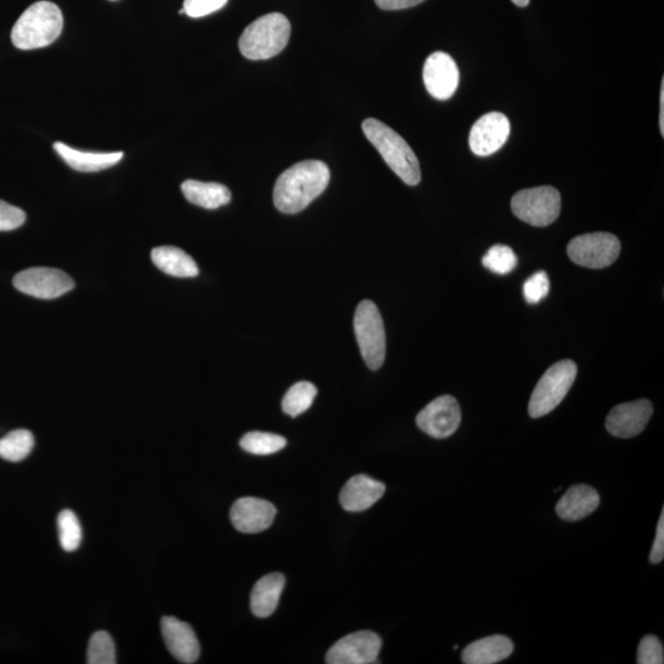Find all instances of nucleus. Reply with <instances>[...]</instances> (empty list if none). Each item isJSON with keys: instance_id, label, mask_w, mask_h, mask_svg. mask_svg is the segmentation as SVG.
Returning <instances> with one entry per match:
<instances>
[{"instance_id": "obj_1", "label": "nucleus", "mask_w": 664, "mask_h": 664, "mask_svg": "<svg viewBox=\"0 0 664 664\" xmlns=\"http://www.w3.org/2000/svg\"><path fill=\"white\" fill-rule=\"evenodd\" d=\"M329 166L320 160H305L283 171L273 189V202L286 214L302 212L326 190Z\"/></svg>"}, {"instance_id": "obj_2", "label": "nucleus", "mask_w": 664, "mask_h": 664, "mask_svg": "<svg viewBox=\"0 0 664 664\" xmlns=\"http://www.w3.org/2000/svg\"><path fill=\"white\" fill-rule=\"evenodd\" d=\"M364 136L376 147L389 168L406 185L416 186L421 181L420 162L408 142L393 128L376 119H367L362 123Z\"/></svg>"}, {"instance_id": "obj_3", "label": "nucleus", "mask_w": 664, "mask_h": 664, "mask_svg": "<svg viewBox=\"0 0 664 664\" xmlns=\"http://www.w3.org/2000/svg\"><path fill=\"white\" fill-rule=\"evenodd\" d=\"M63 15L55 3L37 2L21 14L12 30L13 45L30 51L47 47L60 37Z\"/></svg>"}, {"instance_id": "obj_4", "label": "nucleus", "mask_w": 664, "mask_h": 664, "mask_svg": "<svg viewBox=\"0 0 664 664\" xmlns=\"http://www.w3.org/2000/svg\"><path fill=\"white\" fill-rule=\"evenodd\" d=\"M291 31V24L285 15L271 13L261 16L240 36V52L251 61L269 60L285 50Z\"/></svg>"}, {"instance_id": "obj_5", "label": "nucleus", "mask_w": 664, "mask_h": 664, "mask_svg": "<svg viewBox=\"0 0 664 664\" xmlns=\"http://www.w3.org/2000/svg\"><path fill=\"white\" fill-rule=\"evenodd\" d=\"M577 377L574 361L565 360L555 363L540 378L529 401V415L539 419L558 408L561 401L570 392Z\"/></svg>"}, {"instance_id": "obj_6", "label": "nucleus", "mask_w": 664, "mask_h": 664, "mask_svg": "<svg viewBox=\"0 0 664 664\" xmlns=\"http://www.w3.org/2000/svg\"><path fill=\"white\" fill-rule=\"evenodd\" d=\"M355 334L361 355L369 369L377 371L383 366L387 339L382 315L372 301L358 304L355 314Z\"/></svg>"}, {"instance_id": "obj_7", "label": "nucleus", "mask_w": 664, "mask_h": 664, "mask_svg": "<svg viewBox=\"0 0 664 664\" xmlns=\"http://www.w3.org/2000/svg\"><path fill=\"white\" fill-rule=\"evenodd\" d=\"M511 208L514 216L530 226L548 227L560 216L561 195L555 187H533L517 192Z\"/></svg>"}, {"instance_id": "obj_8", "label": "nucleus", "mask_w": 664, "mask_h": 664, "mask_svg": "<svg viewBox=\"0 0 664 664\" xmlns=\"http://www.w3.org/2000/svg\"><path fill=\"white\" fill-rule=\"evenodd\" d=\"M620 251V240L603 232L580 235L567 246V255L576 265L596 270L613 265Z\"/></svg>"}, {"instance_id": "obj_9", "label": "nucleus", "mask_w": 664, "mask_h": 664, "mask_svg": "<svg viewBox=\"0 0 664 664\" xmlns=\"http://www.w3.org/2000/svg\"><path fill=\"white\" fill-rule=\"evenodd\" d=\"M13 283L21 293L40 299H55L74 288V282L66 272L48 267L21 271L14 277Z\"/></svg>"}, {"instance_id": "obj_10", "label": "nucleus", "mask_w": 664, "mask_h": 664, "mask_svg": "<svg viewBox=\"0 0 664 664\" xmlns=\"http://www.w3.org/2000/svg\"><path fill=\"white\" fill-rule=\"evenodd\" d=\"M460 422H462V411L457 399L451 395L439 396L431 401L416 417L420 430L437 439L454 435Z\"/></svg>"}, {"instance_id": "obj_11", "label": "nucleus", "mask_w": 664, "mask_h": 664, "mask_svg": "<svg viewBox=\"0 0 664 664\" xmlns=\"http://www.w3.org/2000/svg\"><path fill=\"white\" fill-rule=\"evenodd\" d=\"M382 639L372 631H358L337 641L326 655L329 664L377 663Z\"/></svg>"}, {"instance_id": "obj_12", "label": "nucleus", "mask_w": 664, "mask_h": 664, "mask_svg": "<svg viewBox=\"0 0 664 664\" xmlns=\"http://www.w3.org/2000/svg\"><path fill=\"white\" fill-rule=\"evenodd\" d=\"M511 133V123L501 112H489L475 122L469 136L471 152L479 157L500 151Z\"/></svg>"}, {"instance_id": "obj_13", "label": "nucleus", "mask_w": 664, "mask_h": 664, "mask_svg": "<svg viewBox=\"0 0 664 664\" xmlns=\"http://www.w3.org/2000/svg\"><path fill=\"white\" fill-rule=\"evenodd\" d=\"M423 82L433 98L451 99L459 84L457 63L446 52L432 53L423 67Z\"/></svg>"}, {"instance_id": "obj_14", "label": "nucleus", "mask_w": 664, "mask_h": 664, "mask_svg": "<svg viewBox=\"0 0 664 664\" xmlns=\"http://www.w3.org/2000/svg\"><path fill=\"white\" fill-rule=\"evenodd\" d=\"M652 414L653 406L649 400L620 404L609 412L605 427L615 437L633 438L645 430Z\"/></svg>"}, {"instance_id": "obj_15", "label": "nucleus", "mask_w": 664, "mask_h": 664, "mask_svg": "<svg viewBox=\"0 0 664 664\" xmlns=\"http://www.w3.org/2000/svg\"><path fill=\"white\" fill-rule=\"evenodd\" d=\"M276 513V507L269 501L256 497H243L234 502L230 510V519L239 532L255 534L269 529Z\"/></svg>"}, {"instance_id": "obj_16", "label": "nucleus", "mask_w": 664, "mask_h": 664, "mask_svg": "<svg viewBox=\"0 0 664 664\" xmlns=\"http://www.w3.org/2000/svg\"><path fill=\"white\" fill-rule=\"evenodd\" d=\"M160 625L165 645L171 655L181 663H195L200 657L201 647L194 629L174 617H164Z\"/></svg>"}, {"instance_id": "obj_17", "label": "nucleus", "mask_w": 664, "mask_h": 664, "mask_svg": "<svg viewBox=\"0 0 664 664\" xmlns=\"http://www.w3.org/2000/svg\"><path fill=\"white\" fill-rule=\"evenodd\" d=\"M385 485L367 475H356L341 490L340 502L348 512H362L383 497Z\"/></svg>"}, {"instance_id": "obj_18", "label": "nucleus", "mask_w": 664, "mask_h": 664, "mask_svg": "<svg viewBox=\"0 0 664 664\" xmlns=\"http://www.w3.org/2000/svg\"><path fill=\"white\" fill-rule=\"evenodd\" d=\"M599 503H601V497L593 487L575 485L562 496L556 505V512L564 521H580L596 511Z\"/></svg>"}, {"instance_id": "obj_19", "label": "nucleus", "mask_w": 664, "mask_h": 664, "mask_svg": "<svg viewBox=\"0 0 664 664\" xmlns=\"http://www.w3.org/2000/svg\"><path fill=\"white\" fill-rule=\"evenodd\" d=\"M53 148L58 155L66 162L72 169L80 171V173H95V171L105 170L119 164L123 158V152L115 153H91L77 151L71 147L66 146L62 142L53 144Z\"/></svg>"}, {"instance_id": "obj_20", "label": "nucleus", "mask_w": 664, "mask_h": 664, "mask_svg": "<svg viewBox=\"0 0 664 664\" xmlns=\"http://www.w3.org/2000/svg\"><path fill=\"white\" fill-rule=\"evenodd\" d=\"M286 578L282 574H270L257 581L251 593V612L257 618H269L280 603Z\"/></svg>"}, {"instance_id": "obj_21", "label": "nucleus", "mask_w": 664, "mask_h": 664, "mask_svg": "<svg viewBox=\"0 0 664 664\" xmlns=\"http://www.w3.org/2000/svg\"><path fill=\"white\" fill-rule=\"evenodd\" d=\"M513 652L510 639L502 635L485 637L470 644L462 653L467 664H494L506 660Z\"/></svg>"}, {"instance_id": "obj_22", "label": "nucleus", "mask_w": 664, "mask_h": 664, "mask_svg": "<svg viewBox=\"0 0 664 664\" xmlns=\"http://www.w3.org/2000/svg\"><path fill=\"white\" fill-rule=\"evenodd\" d=\"M181 190L187 201L206 210H217L232 200L228 187L217 182L186 180Z\"/></svg>"}, {"instance_id": "obj_23", "label": "nucleus", "mask_w": 664, "mask_h": 664, "mask_svg": "<svg viewBox=\"0 0 664 664\" xmlns=\"http://www.w3.org/2000/svg\"><path fill=\"white\" fill-rule=\"evenodd\" d=\"M152 261L166 275L189 278L198 275L196 262L184 250L175 246H159L152 251Z\"/></svg>"}, {"instance_id": "obj_24", "label": "nucleus", "mask_w": 664, "mask_h": 664, "mask_svg": "<svg viewBox=\"0 0 664 664\" xmlns=\"http://www.w3.org/2000/svg\"><path fill=\"white\" fill-rule=\"evenodd\" d=\"M35 446L34 435L28 430H15L0 439V458L18 463L31 453Z\"/></svg>"}, {"instance_id": "obj_25", "label": "nucleus", "mask_w": 664, "mask_h": 664, "mask_svg": "<svg viewBox=\"0 0 664 664\" xmlns=\"http://www.w3.org/2000/svg\"><path fill=\"white\" fill-rule=\"evenodd\" d=\"M317 394V387L312 383L299 382L294 384L282 400V409L287 415L297 417L313 405Z\"/></svg>"}, {"instance_id": "obj_26", "label": "nucleus", "mask_w": 664, "mask_h": 664, "mask_svg": "<svg viewBox=\"0 0 664 664\" xmlns=\"http://www.w3.org/2000/svg\"><path fill=\"white\" fill-rule=\"evenodd\" d=\"M287 446V439L267 432H249L240 441L245 452L255 455H269L282 451Z\"/></svg>"}, {"instance_id": "obj_27", "label": "nucleus", "mask_w": 664, "mask_h": 664, "mask_svg": "<svg viewBox=\"0 0 664 664\" xmlns=\"http://www.w3.org/2000/svg\"><path fill=\"white\" fill-rule=\"evenodd\" d=\"M57 522L62 548L69 553L76 551L83 538L82 527H80L76 513L64 510L58 516Z\"/></svg>"}, {"instance_id": "obj_28", "label": "nucleus", "mask_w": 664, "mask_h": 664, "mask_svg": "<svg viewBox=\"0 0 664 664\" xmlns=\"http://www.w3.org/2000/svg\"><path fill=\"white\" fill-rule=\"evenodd\" d=\"M518 264V259L510 246L495 245L487 251L483 259V265L497 275H508Z\"/></svg>"}, {"instance_id": "obj_29", "label": "nucleus", "mask_w": 664, "mask_h": 664, "mask_svg": "<svg viewBox=\"0 0 664 664\" xmlns=\"http://www.w3.org/2000/svg\"><path fill=\"white\" fill-rule=\"evenodd\" d=\"M89 664H115V644L106 631H98L89 641L88 661Z\"/></svg>"}, {"instance_id": "obj_30", "label": "nucleus", "mask_w": 664, "mask_h": 664, "mask_svg": "<svg viewBox=\"0 0 664 664\" xmlns=\"http://www.w3.org/2000/svg\"><path fill=\"white\" fill-rule=\"evenodd\" d=\"M550 281L545 271L534 273L523 286L524 298L529 304H537L548 296Z\"/></svg>"}, {"instance_id": "obj_31", "label": "nucleus", "mask_w": 664, "mask_h": 664, "mask_svg": "<svg viewBox=\"0 0 664 664\" xmlns=\"http://www.w3.org/2000/svg\"><path fill=\"white\" fill-rule=\"evenodd\" d=\"M637 663L639 664H663V645L658 637L649 635L641 640L639 651H637Z\"/></svg>"}, {"instance_id": "obj_32", "label": "nucleus", "mask_w": 664, "mask_h": 664, "mask_svg": "<svg viewBox=\"0 0 664 664\" xmlns=\"http://www.w3.org/2000/svg\"><path fill=\"white\" fill-rule=\"evenodd\" d=\"M26 214L21 208L0 201V232H10L23 226Z\"/></svg>"}, {"instance_id": "obj_33", "label": "nucleus", "mask_w": 664, "mask_h": 664, "mask_svg": "<svg viewBox=\"0 0 664 664\" xmlns=\"http://www.w3.org/2000/svg\"><path fill=\"white\" fill-rule=\"evenodd\" d=\"M228 0H185V14L190 18H203V16L218 12L226 7Z\"/></svg>"}, {"instance_id": "obj_34", "label": "nucleus", "mask_w": 664, "mask_h": 664, "mask_svg": "<svg viewBox=\"0 0 664 664\" xmlns=\"http://www.w3.org/2000/svg\"><path fill=\"white\" fill-rule=\"evenodd\" d=\"M664 558V510L660 522H658L655 543L652 545L650 561L652 564H660Z\"/></svg>"}, {"instance_id": "obj_35", "label": "nucleus", "mask_w": 664, "mask_h": 664, "mask_svg": "<svg viewBox=\"0 0 664 664\" xmlns=\"http://www.w3.org/2000/svg\"><path fill=\"white\" fill-rule=\"evenodd\" d=\"M374 2L383 10H403L414 8L425 0H374Z\"/></svg>"}, {"instance_id": "obj_36", "label": "nucleus", "mask_w": 664, "mask_h": 664, "mask_svg": "<svg viewBox=\"0 0 664 664\" xmlns=\"http://www.w3.org/2000/svg\"><path fill=\"white\" fill-rule=\"evenodd\" d=\"M661 110H660V130L661 135L664 137V79H662L661 85Z\"/></svg>"}, {"instance_id": "obj_37", "label": "nucleus", "mask_w": 664, "mask_h": 664, "mask_svg": "<svg viewBox=\"0 0 664 664\" xmlns=\"http://www.w3.org/2000/svg\"><path fill=\"white\" fill-rule=\"evenodd\" d=\"M512 2L516 4L517 7L526 8L528 7L530 0H512Z\"/></svg>"}]
</instances>
